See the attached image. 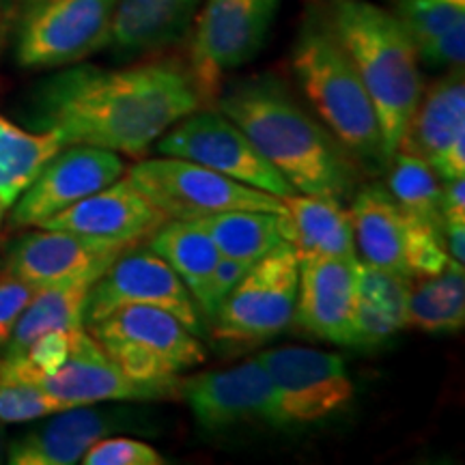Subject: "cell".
<instances>
[{
	"mask_svg": "<svg viewBox=\"0 0 465 465\" xmlns=\"http://www.w3.org/2000/svg\"><path fill=\"white\" fill-rule=\"evenodd\" d=\"M149 248L177 272L199 306L203 319H213L212 284L223 254L194 220H166L149 237Z\"/></svg>",
	"mask_w": 465,
	"mask_h": 465,
	"instance_id": "24",
	"label": "cell"
},
{
	"mask_svg": "<svg viewBox=\"0 0 465 465\" xmlns=\"http://www.w3.org/2000/svg\"><path fill=\"white\" fill-rule=\"evenodd\" d=\"M441 216L444 226H465V179L455 177L441 183Z\"/></svg>",
	"mask_w": 465,
	"mask_h": 465,
	"instance_id": "35",
	"label": "cell"
},
{
	"mask_svg": "<svg viewBox=\"0 0 465 465\" xmlns=\"http://www.w3.org/2000/svg\"><path fill=\"white\" fill-rule=\"evenodd\" d=\"M130 246L134 243L37 226L9 248L5 274L35 291L74 278H100Z\"/></svg>",
	"mask_w": 465,
	"mask_h": 465,
	"instance_id": "17",
	"label": "cell"
},
{
	"mask_svg": "<svg viewBox=\"0 0 465 465\" xmlns=\"http://www.w3.org/2000/svg\"><path fill=\"white\" fill-rule=\"evenodd\" d=\"M278 213L282 240L295 250L298 259L358 257L349 212L341 201L328 196H281Z\"/></svg>",
	"mask_w": 465,
	"mask_h": 465,
	"instance_id": "22",
	"label": "cell"
},
{
	"mask_svg": "<svg viewBox=\"0 0 465 465\" xmlns=\"http://www.w3.org/2000/svg\"><path fill=\"white\" fill-rule=\"evenodd\" d=\"M248 267L250 265L242 263V261L220 257V263L216 267V274H213V284H212L213 315H216L220 302H223L226 295L231 293V289L242 281L243 274H246V272H248Z\"/></svg>",
	"mask_w": 465,
	"mask_h": 465,
	"instance_id": "36",
	"label": "cell"
},
{
	"mask_svg": "<svg viewBox=\"0 0 465 465\" xmlns=\"http://www.w3.org/2000/svg\"><path fill=\"white\" fill-rule=\"evenodd\" d=\"M86 330L106 356L136 381L179 380L185 371L207 360L201 336L155 306L114 308Z\"/></svg>",
	"mask_w": 465,
	"mask_h": 465,
	"instance_id": "5",
	"label": "cell"
},
{
	"mask_svg": "<svg viewBox=\"0 0 465 465\" xmlns=\"http://www.w3.org/2000/svg\"><path fill=\"white\" fill-rule=\"evenodd\" d=\"M216 243L218 252L226 259L252 265L267 252L284 243L278 226V213L235 209L194 220Z\"/></svg>",
	"mask_w": 465,
	"mask_h": 465,
	"instance_id": "28",
	"label": "cell"
},
{
	"mask_svg": "<svg viewBox=\"0 0 465 465\" xmlns=\"http://www.w3.org/2000/svg\"><path fill=\"white\" fill-rule=\"evenodd\" d=\"M278 7L281 0H203L188 61L203 108L216 106L226 75L263 50Z\"/></svg>",
	"mask_w": 465,
	"mask_h": 465,
	"instance_id": "7",
	"label": "cell"
},
{
	"mask_svg": "<svg viewBox=\"0 0 465 465\" xmlns=\"http://www.w3.org/2000/svg\"><path fill=\"white\" fill-rule=\"evenodd\" d=\"M160 155L203 164L224 177L274 196L298 194L293 185L267 162L250 138L218 108L185 114L155 141Z\"/></svg>",
	"mask_w": 465,
	"mask_h": 465,
	"instance_id": "11",
	"label": "cell"
},
{
	"mask_svg": "<svg viewBox=\"0 0 465 465\" xmlns=\"http://www.w3.org/2000/svg\"><path fill=\"white\" fill-rule=\"evenodd\" d=\"M61 147L54 134L31 132L0 114V203L14 205Z\"/></svg>",
	"mask_w": 465,
	"mask_h": 465,
	"instance_id": "29",
	"label": "cell"
},
{
	"mask_svg": "<svg viewBox=\"0 0 465 465\" xmlns=\"http://www.w3.org/2000/svg\"><path fill=\"white\" fill-rule=\"evenodd\" d=\"M358 308V257L300 259L293 322L334 345L353 347Z\"/></svg>",
	"mask_w": 465,
	"mask_h": 465,
	"instance_id": "18",
	"label": "cell"
},
{
	"mask_svg": "<svg viewBox=\"0 0 465 465\" xmlns=\"http://www.w3.org/2000/svg\"><path fill=\"white\" fill-rule=\"evenodd\" d=\"M127 304L155 306L177 317L190 332L205 334V319L177 272L149 248L147 242L134 243L113 261L93 282L84 311V328L100 322L114 308Z\"/></svg>",
	"mask_w": 465,
	"mask_h": 465,
	"instance_id": "12",
	"label": "cell"
},
{
	"mask_svg": "<svg viewBox=\"0 0 465 465\" xmlns=\"http://www.w3.org/2000/svg\"><path fill=\"white\" fill-rule=\"evenodd\" d=\"M5 213H7V207H5V205H3V203H0V223H3Z\"/></svg>",
	"mask_w": 465,
	"mask_h": 465,
	"instance_id": "38",
	"label": "cell"
},
{
	"mask_svg": "<svg viewBox=\"0 0 465 465\" xmlns=\"http://www.w3.org/2000/svg\"><path fill=\"white\" fill-rule=\"evenodd\" d=\"M97 278H74V281L56 282L50 287L37 289L33 293L20 319H17L14 334L0 358H15L31 345L35 339L54 330H72L84 325L86 300Z\"/></svg>",
	"mask_w": 465,
	"mask_h": 465,
	"instance_id": "26",
	"label": "cell"
},
{
	"mask_svg": "<svg viewBox=\"0 0 465 465\" xmlns=\"http://www.w3.org/2000/svg\"><path fill=\"white\" fill-rule=\"evenodd\" d=\"M291 69L308 106L342 147L375 171L386 166L388 153L373 100L323 15L312 14L304 20L291 52Z\"/></svg>",
	"mask_w": 465,
	"mask_h": 465,
	"instance_id": "4",
	"label": "cell"
},
{
	"mask_svg": "<svg viewBox=\"0 0 465 465\" xmlns=\"http://www.w3.org/2000/svg\"><path fill=\"white\" fill-rule=\"evenodd\" d=\"M330 26L373 100L391 160L424 91L416 44L397 15L369 0H339Z\"/></svg>",
	"mask_w": 465,
	"mask_h": 465,
	"instance_id": "3",
	"label": "cell"
},
{
	"mask_svg": "<svg viewBox=\"0 0 465 465\" xmlns=\"http://www.w3.org/2000/svg\"><path fill=\"white\" fill-rule=\"evenodd\" d=\"M411 282L414 281L410 278L358 259V300L392 319L401 330L407 328V298Z\"/></svg>",
	"mask_w": 465,
	"mask_h": 465,
	"instance_id": "31",
	"label": "cell"
},
{
	"mask_svg": "<svg viewBox=\"0 0 465 465\" xmlns=\"http://www.w3.org/2000/svg\"><path fill=\"white\" fill-rule=\"evenodd\" d=\"M349 209L360 261L420 281L449 263L444 232L397 205L386 185L366 183L353 192Z\"/></svg>",
	"mask_w": 465,
	"mask_h": 465,
	"instance_id": "6",
	"label": "cell"
},
{
	"mask_svg": "<svg viewBox=\"0 0 465 465\" xmlns=\"http://www.w3.org/2000/svg\"><path fill=\"white\" fill-rule=\"evenodd\" d=\"M203 0H116L110 48L121 58L155 54L185 37Z\"/></svg>",
	"mask_w": 465,
	"mask_h": 465,
	"instance_id": "23",
	"label": "cell"
},
{
	"mask_svg": "<svg viewBox=\"0 0 465 465\" xmlns=\"http://www.w3.org/2000/svg\"><path fill=\"white\" fill-rule=\"evenodd\" d=\"M465 325V272L449 261L435 276L420 278L410 287L407 328L427 334H455Z\"/></svg>",
	"mask_w": 465,
	"mask_h": 465,
	"instance_id": "27",
	"label": "cell"
},
{
	"mask_svg": "<svg viewBox=\"0 0 465 465\" xmlns=\"http://www.w3.org/2000/svg\"><path fill=\"white\" fill-rule=\"evenodd\" d=\"M216 106L300 194L342 203L358 190V160L276 75L223 89Z\"/></svg>",
	"mask_w": 465,
	"mask_h": 465,
	"instance_id": "2",
	"label": "cell"
},
{
	"mask_svg": "<svg viewBox=\"0 0 465 465\" xmlns=\"http://www.w3.org/2000/svg\"><path fill=\"white\" fill-rule=\"evenodd\" d=\"M166 218L144 199L130 179L121 177L95 194L74 203L39 224L42 229L72 231L80 235L106 237L130 243L147 242Z\"/></svg>",
	"mask_w": 465,
	"mask_h": 465,
	"instance_id": "21",
	"label": "cell"
},
{
	"mask_svg": "<svg viewBox=\"0 0 465 465\" xmlns=\"http://www.w3.org/2000/svg\"><path fill=\"white\" fill-rule=\"evenodd\" d=\"M80 463L84 465H162L164 457L143 440L125 435H108L97 440L84 452Z\"/></svg>",
	"mask_w": 465,
	"mask_h": 465,
	"instance_id": "33",
	"label": "cell"
},
{
	"mask_svg": "<svg viewBox=\"0 0 465 465\" xmlns=\"http://www.w3.org/2000/svg\"><path fill=\"white\" fill-rule=\"evenodd\" d=\"M179 401L190 407L196 424L209 433L257 422L284 429L274 386L259 358L224 371L179 377Z\"/></svg>",
	"mask_w": 465,
	"mask_h": 465,
	"instance_id": "14",
	"label": "cell"
},
{
	"mask_svg": "<svg viewBox=\"0 0 465 465\" xmlns=\"http://www.w3.org/2000/svg\"><path fill=\"white\" fill-rule=\"evenodd\" d=\"M125 162L108 149L67 144L45 162L37 177L11 205V226H39L74 203L95 194L125 174Z\"/></svg>",
	"mask_w": 465,
	"mask_h": 465,
	"instance_id": "16",
	"label": "cell"
},
{
	"mask_svg": "<svg viewBox=\"0 0 465 465\" xmlns=\"http://www.w3.org/2000/svg\"><path fill=\"white\" fill-rule=\"evenodd\" d=\"M61 410L67 407L35 383L0 381V422L44 420Z\"/></svg>",
	"mask_w": 465,
	"mask_h": 465,
	"instance_id": "32",
	"label": "cell"
},
{
	"mask_svg": "<svg viewBox=\"0 0 465 465\" xmlns=\"http://www.w3.org/2000/svg\"><path fill=\"white\" fill-rule=\"evenodd\" d=\"M397 17L431 67H463L465 0H399Z\"/></svg>",
	"mask_w": 465,
	"mask_h": 465,
	"instance_id": "25",
	"label": "cell"
},
{
	"mask_svg": "<svg viewBox=\"0 0 465 465\" xmlns=\"http://www.w3.org/2000/svg\"><path fill=\"white\" fill-rule=\"evenodd\" d=\"M203 108L188 65L144 61L121 69L67 65L35 86L26 125L63 147L86 144L141 160L185 114Z\"/></svg>",
	"mask_w": 465,
	"mask_h": 465,
	"instance_id": "1",
	"label": "cell"
},
{
	"mask_svg": "<svg viewBox=\"0 0 465 465\" xmlns=\"http://www.w3.org/2000/svg\"><path fill=\"white\" fill-rule=\"evenodd\" d=\"M125 177L166 220H199L235 209L282 212L281 196L250 188L196 162L160 155L138 160Z\"/></svg>",
	"mask_w": 465,
	"mask_h": 465,
	"instance_id": "8",
	"label": "cell"
},
{
	"mask_svg": "<svg viewBox=\"0 0 465 465\" xmlns=\"http://www.w3.org/2000/svg\"><path fill=\"white\" fill-rule=\"evenodd\" d=\"M334 3H339V0H334Z\"/></svg>",
	"mask_w": 465,
	"mask_h": 465,
	"instance_id": "40",
	"label": "cell"
},
{
	"mask_svg": "<svg viewBox=\"0 0 465 465\" xmlns=\"http://www.w3.org/2000/svg\"><path fill=\"white\" fill-rule=\"evenodd\" d=\"M50 397L65 407L97 403H155L179 401V380L173 381H136L106 356L86 328H75L72 349L65 362L48 375L35 377Z\"/></svg>",
	"mask_w": 465,
	"mask_h": 465,
	"instance_id": "15",
	"label": "cell"
},
{
	"mask_svg": "<svg viewBox=\"0 0 465 465\" xmlns=\"http://www.w3.org/2000/svg\"><path fill=\"white\" fill-rule=\"evenodd\" d=\"M50 420L11 441L7 459L14 465H74L97 440L134 424L124 410L78 405L56 411Z\"/></svg>",
	"mask_w": 465,
	"mask_h": 465,
	"instance_id": "20",
	"label": "cell"
},
{
	"mask_svg": "<svg viewBox=\"0 0 465 465\" xmlns=\"http://www.w3.org/2000/svg\"><path fill=\"white\" fill-rule=\"evenodd\" d=\"M3 452H5V438H3V431H0V461H3Z\"/></svg>",
	"mask_w": 465,
	"mask_h": 465,
	"instance_id": "37",
	"label": "cell"
},
{
	"mask_svg": "<svg viewBox=\"0 0 465 465\" xmlns=\"http://www.w3.org/2000/svg\"><path fill=\"white\" fill-rule=\"evenodd\" d=\"M401 151L420 155L440 179L465 174V78L463 67H452L444 78L422 91ZM397 149V151H399Z\"/></svg>",
	"mask_w": 465,
	"mask_h": 465,
	"instance_id": "19",
	"label": "cell"
},
{
	"mask_svg": "<svg viewBox=\"0 0 465 465\" xmlns=\"http://www.w3.org/2000/svg\"><path fill=\"white\" fill-rule=\"evenodd\" d=\"M0 5H3V0H0Z\"/></svg>",
	"mask_w": 465,
	"mask_h": 465,
	"instance_id": "39",
	"label": "cell"
},
{
	"mask_svg": "<svg viewBox=\"0 0 465 465\" xmlns=\"http://www.w3.org/2000/svg\"><path fill=\"white\" fill-rule=\"evenodd\" d=\"M274 386L284 429L328 420L351 403L356 388L345 360L311 347H278L259 353Z\"/></svg>",
	"mask_w": 465,
	"mask_h": 465,
	"instance_id": "13",
	"label": "cell"
},
{
	"mask_svg": "<svg viewBox=\"0 0 465 465\" xmlns=\"http://www.w3.org/2000/svg\"><path fill=\"white\" fill-rule=\"evenodd\" d=\"M116 0H22L15 61L25 69L83 63L110 44Z\"/></svg>",
	"mask_w": 465,
	"mask_h": 465,
	"instance_id": "9",
	"label": "cell"
},
{
	"mask_svg": "<svg viewBox=\"0 0 465 465\" xmlns=\"http://www.w3.org/2000/svg\"><path fill=\"white\" fill-rule=\"evenodd\" d=\"M35 293L33 287L17 278L5 274L0 276V351L7 345L14 328Z\"/></svg>",
	"mask_w": 465,
	"mask_h": 465,
	"instance_id": "34",
	"label": "cell"
},
{
	"mask_svg": "<svg viewBox=\"0 0 465 465\" xmlns=\"http://www.w3.org/2000/svg\"><path fill=\"white\" fill-rule=\"evenodd\" d=\"M300 259L287 242L248 267L213 315V339L226 345H259L293 322Z\"/></svg>",
	"mask_w": 465,
	"mask_h": 465,
	"instance_id": "10",
	"label": "cell"
},
{
	"mask_svg": "<svg viewBox=\"0 0 465 465\" xmlns=\"http://www.w3.org/2000/svg\"><path fill=\"white\" fill-rule=\"evenodd\" d=\"M388 185L386 190L397 201L401 209L411 216L422 218L444 232V216H441V182L433 166L420 155L410 151H394L388 160Z\"/></svg>",
	"mask_w": 465,
	"mask_h": 465,
	"instance_id": "30",
	"label": "cell"
}]
</instances>
